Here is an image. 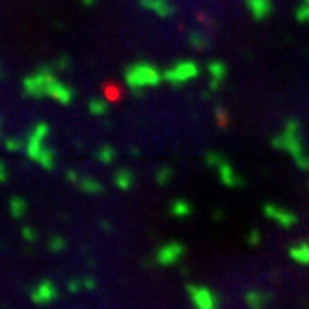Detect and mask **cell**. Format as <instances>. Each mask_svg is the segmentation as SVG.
Masks as SVG:
<instances>
[{
    "label": "cell",
    "mask_w": 309,
    "mask_h": 309,
    "mask_svg": "<svg viewBox=\"0 0 309 309\" xmlns=\"http://www.w3.org/2000/svg\"><path fill=\"white\" fill-rule=\"evenodd\" d=\"M49 133H51L49 125L37 123L36 127L32 129L30 136H28V142H26V154H28L32 160H36L37 164H41L45 170H52L54 164H56L54 151L43 145V142H45V138L49 136Z\"/></svg>",
    "instance_id": "cell-1"
},
{
    "label": "cell",
    "mask_w": 309,
    "mask_h": 309,
    "mask_svg": "<svg viewBox=\"0 0 309 309\" xmlns=\"http://www.w3.org/2000/svg\"><path fill=\"white\" fill-rule=\"evenodd\" d=\"M125 82L133 90V93L142 95V90L153 88V86H159L162 82V73L147 62L133 63L125 71Z\"/></svg>",
    "instance_id": "cell-2"
},
{
    "label": "cell",
    "mask_w": 309,
    "mask_h": 309,
    "mask_svg": "<svg viewBox=\"0 0 309 309\" xmlns=\"http://www.w3.org/2000/svg\"><path fill=\"white\" fill-rule=\"evenodd\" d=\"M58 80L52 73L51 65H41L34 75L26 77L23 80V90L30 97H51L54 88L58 86Z\"/></svg>",
    "instance_id": "cell-3"
},
{
    "label": "cell",
    "mask_w": 309,
    "mask_h": 309,
    "mask_svg": "<svg viewBox=\"0 0 309 309\" xmlns=\"http://www.w3.org/2000/svg\"><path fill=\"white\" fill-rule=\"evenodd\" d=\"M272 145L276 149L287 151L294 160L300 159L302 154H305L304 144H302V136H300V123L296 119H289L285 123V129L281 134L274 136Z\"/></svg>",
    "instance_id": "cell-4"
},
{
    "label": "cell",
    "mask_w": 309,
    "mask_h": 309,
    "mask_svg": "<svg viewBox=\"0 0 309 309\" xmlns=\"http://www.w3.org/2000/svg\"><path fill=\"white\" fill-rule=\"evenodd\" d=\"M200 77V65L194 60H183L177 62L173 67H168L162 73V80L170 82L171 86H181L185 82H190L194 78Z\"/></svg>",
    "instance_id": "cell-5"
},
{
    "label": "cell",
    "mask_w": 309,
    "mask_h": 309,
    "mask_svg": "<svg viewBox=\"0 0 309 309\" xmlns=\"http://www.w3.org/2000/svg\"><path fill=\"white\" fill-rule=\"evenodd\" d=\"M185 253H186L185 244L166 242V244H162L159 250H157V253H154V259H157V263L162 264V267H171V264L179 263Z\"/></svg>",
    "instance_id": "cell-6"
},
{
    "label": "cell",
    "mask_w": 309,
    "mask_h": 309,
    "mask_svg": "<svg viewBox=\"0 0 309 309\" xmlns=\"http://www.w3.org/2000/svg\"><path fill=\"white\" fill-rule=\"evenodd\" d=\"M263 211L264 214H267V218L274 220L278 226L285 227V229L298 224V216H296L293 211H287V209H283V207H279V205H274V203H267Z\"/></svg>",
    "instance_id": "cell-7"
},
{
    "label": "cell",
    "mask_w": 309,
    "mask_h": 309,
    "mask_svg": "<svg viewBox=\"0 0 309 309\" xmlns=\"http://www.w3.org/2000/svg\"><path fill=\"white\" fill-rule=\"evenodd\" d=\"M188 294L197 309H218L216 296L211 293V289L197 287V285H188Z\"/></svg>",
    "instance_id": "cell-8"
},
{
    "label": "cell",
    "mask_w": 309,
    "mask_h": 309,
    "mask_svg": "<svg viewBox=\"0 0 309 309\" xmlns=\"http://www.w3.org/2000/svg\"><path fill=\"white\" fill-rule=\"evenodd\" d=\"M56 294H58L56 285L52 283V281H49V279H43L41 283L34 289L32 298H34V302H37V304H47V302L56 298Z\"/></svg>",
    "instance_id": "cell-9"
},
{
    "label": "cell",
    "mask_w": 309,
    "mask_h": 309,
    "mask_svg": "<svg viewBox=\"0 0 309 309\" xmlns=\"http://www.w3.org/2000/svg\"><path fill=\"white\" fill-rule=\"evenodd\" d=\"M216 170H218V177H220V181L226 186H229V188H237V186H242L244 185V179H242V177H238L237 173H235L233 166L229 164V162H226V160H224V162L218 166Z\"/></svg>",
    "instance_id": "cell-10"
},
{
    "label": "cell",
    "mask_w": 309,
    "mask_h": 309,
    "mask_svg": "<svg viewBox=\"0 0 309 309\" xmlns=\"http://www.w3.org/2000/svg\"><path fill=\"white\" fill-rule=\"evenodd\" d=\"M140 6L145 10L153 11L154 15L159 17H171L173 15V4L168 0H140Z\"/></svg>",
    "instance_id": "cell-11"
},
{
    "label": "cell",
    "mask_w": 309,
    "mask_h": 309,
    "mask_svg": "<svg viewBox=\"0 0 309 309\" xmlns=\"http://www.w3.org/2000/svg\"><path fill=\"white\" fill-rule=\"evenodd\" d=\"M246 6L250 13L253 15V19L263 21L272 13V2L270 0H246Z\"/></svg>",
    "instance_id": "cell-12"
},
{
    "label": "cell",
    "mask_w": 309,
    "mask_h": 309,
    "mask_svg": "<svg viewBox=\"0 0 309 309\" xmlns=\"http://www.w3.org/2000/svg\"><path fill=\"white\" fill-rule=\"evenodd\" d=\"M209 73H211V90L216 92L222 86V82L227 77V67L224 62H211L209 63Z\"/></svg>",
    "instance_id": "cell-13"
},
{
    "label": "cell",
    "mask_w": 309,
    "mask_h": 309,
    "mask_svg": "<svg viewBox=\"0 0 309 309\" xmlns=\"http://www.w3.org/2000/svg\"><path fill=\"white\" fill-rule=\"evenodd\" d=\"M289 255L294 263L309 264V242H298L296 246L289 248Z\"/></svg>",
    "instance_id": "cell-14"
},
{
    "label": "cell",
    "mask_w": 309,
    "mask_h": 309,
    "mask_svg": "<svg viewBox=\"0 0 309 309\" xmlns=\"http://www.w3.org/2000/svg\"><path fill=\"white\" fill-rule=\"evenodd\" d=\"M114 183H116V186H118L119 190H130L134 185V175L130 170H125V168H121V170L116 171V175H114Z\"/></svg>",
    "instance_id": "cell-15"
},
{
    "label": "cell",
    "mask_w": 309,
    "mask_h": 309,
    "mask_svg": "<svg viewBox=\"0 0 309 309\" xmlns=\"http://www.w3.org/2000/svg\"><path fill=\"white\" fill-rule=\"evenodd\" d=\"M75 185L82 192H86V194H101L103 192V185L95 179H90V177H78V181Z\"/></svg>",
    "instance_id": "cell-16"
},
{
    "label": "cell",
    "mask_w": 309,
    "mask_h": 309,
    "mask_svg": "<svg viewBox=\"0 0 309 309\" xmlns=\"http://www.w3.org/2000/svg\"><path fill=\"white\" fill-rule=\"evenodd\" d=\"M170 212L177 218H186L192 214V207L186 200H173L170 205Z\"/></svg>",
    "instance_id": "cell-17"
},
{
    "label": "cell",
    "mask_w": 309,
    "mask_h": 309,
    "mask_svg": "<svg viewBox=\"0 0 309 309\" xmlns=\"http://www.w3.org/2000/svg\"><path fill=\"white\" fill-rule=\"evenodd\" d=\"M28 211V205L23 197H11L10 201V212L13 218H23Z\"/></svg>",
    "instance_id": "cell-18"
},
{
    "label": "cell",
    "mask_w": 309,
    "mask_h": 309,
    "mask_svg": "<svg viewBox=\"0 0 309 309\" xmlns=\"http://www.w3.org/2000/svg\"><path fill=\"white\" fill-rule=\"evenodd\" d=\"M190 45L197 51H205L209 47V39H207L205 34H200V32H192L190 34Z\"/></svg>",
    "instance_id": "cell-19"
},
{
    "label": "cell",
    "mask_w": 309,
    "mask_h": 309,
    "mask_svg": "<svg viewBox=\"0 0 309 309\" xmlns=\"http://www.w3.org/2000/svg\"><path fill=\"white\" fill-rule=\"evenodd\" d=\"M97 160L99 162H103V164H110V162H114V159H116V151L110 147V145H103L101 149L97 151Z\"/></svg>",
    "instance_id": "cell-20"
},
{
    "label": "cell",
    "mask_w": 309,
    "mask_h": 309,
    "mask_svg": "<svg viewBox=\"0 0 309 309\" xmlns=\"http://www.w3.org/2000/svg\"><path fill=\"white\" fill-rule=\"evenodd\" d=\"M88 108H90V114H93V116H104L106 110H108V104L104 103L103 99H92Z\"/></svg>",
    "instance_id": "cell-21"
},
{
    "label": "cell",
    "mask_w": 309,
    "mask_h": 309,
    "mask_svg": "<svg viewBox=\"0 0 309 309\" xmlns=\"http://www.w3.org/2000/svg\"><path fill=\"white\" fill-rule=\"evenodd\" d=\"M296 21L309 23V0H302V4L296 8Z\"/></svg>",
    "instance_id": "cell-22"
},
{
    "label": "cell",
    "mask_w": 309,
    "mask_h": 309,
    "mask_svg": "<svg viewBox=\"0 0 309 309\" xmlns=\"http://www.w3.org/2000/svg\"><path fill=\"white\" fill-rule=\"evenodd\" d=\"M171 177H173V170H171L170 166H164V168H160L159 173H157V183H159V185H168Z\"/></svg>",
    "instance_id": "cell-23"
},
{
    "label": "cell",
    "mask_w": 309,
    "mask_h": 309,
    "mask_svg": "<svg viewBox=\"0 0 309 309\" xmlns=\"http://www.w3.org/2000/svg\"><path fill=\"white\" fill-rule=\"evenodd\" d=\"M49 250L51 252H62V250H65V238H62V237H51L49 238Z\"/></svg>",
    "instance_id": "cell-24"
},
{
    "label": "cell",
    "mask_w": 309,
    "mask_h": 309,
    "mask_svg": "<svg viewBox=\"0 0 309 309\" xmlns=\"http://www.w3.org/2000/svg\"><path fill=\"white\" fill-rule=\"evenodd\" d=\"M264 298H267V296H264L263 293H257V291H250V293H248V302H250L252 307H259V305L264 302Z\"/></svg>",
    "instance_id": "cell-25"
},
{
    "label": "cell",
    "mask_w": 309,
    "mask_h": 309,
    "mask_svg": "<svg viewBox=\"0 0 309 309\" xmlns=\"http://www.w3.org/2000/svg\"><path fill=\"white\" fill-rule=\"evenodd\" d=\"M205 162L207 166H211V168H218V166L224 162V159H222L220 153H214V151H209V153L205 154Z\"/></svg>",
    "instance_id": "cell-26"
},
{
    "label": "cell",
    "mask_w": 309,
    "mask_h": 309,
    "mask_svg": "<svg viewBox=\"0 0 309 309\" xmlns=\"http://www.w3.org/2000/svg\"><path fill=\"white\" fill-rule=\"evenodd\" d=\"M21 233H23V237H25V240L26 242H36V238H37V233H36V229H32V227H23L21 229Z\"/></svg>",
    "instance_id": "cell-27"
},
{
    "label": "cell",
    "mask_w": 309,
    "mask_h": 309,
    "mask_svg": "<svg viewBox=\"0 0 309 309\" xmlns=\"http://www.w3.org/2000/svg\"><path fill=\"white\" fill-rule=\"evenodd\" d=\"M261 240H263V237H261L259 229H252L250 235H248V244L250 246H257V244H261Z\"/></svg>",
    "instance_id": "cell-28"
},
{
    "label": "cell",
    "mask_w": 309,
    "mask_h": 309,
    "mask_svg": "<svg viewBox=\"0 0 309 309\" xmlns=\"http://www.w3.org/2000/svg\"><path fill=\"white\" fill-rule=\"evenodd\" d=\"M4 145L10 151H21L23 149V142H21V140H17V138H8L4 142Z\"/></svg>",
    "instance_id": "cell-29"
},
{
    "label": "cell",
    "mask_w": 309,
    "mask_h": 309,
    "mask_svg": "<svg viewBox=\"0 0 309 309\" xmlns=\"http://www.w3.org/2000/svg\"><path fill=\"white\" fill-rule=\"evenodd\" d=\"M216 118H218V123L222 125V127H226L227 121H229V116H227V112L222 106H218L216 108Z\"/></svg>",
    "instance_id": "cell-30"
},
{
    "label": "cell",
    "mask_w": 309,
    "mask_h": 309,
    "mask_svg": "<svg viewBox=\"0 0 309 309\" xmlns=\"http://www.w3.org/2000/svg\"><path fill=\"white\" fill-rule=\"evenodd\" d=\"M294 162H296V166H298L300 170L309 171V154H302V157H300V159H296Z\"/></svg>",
    "instance_id": "cell-31"
},
{
    "label": "cell",
    "mask_w": 309,
    "mask_h": 309,
    "mask_svg": "<svg viewBox=\"0 0 309 309\" xmlns=\"http://www.w3.org/2000/svg\"><path fill=\"white\" fill-rule=\"evenodd\" d=\"M8 181V168H6V164L0 160V183H6Z\"/></svg>",
    "instance_id": "cell-32"
},
{
    "label": "cell",
    "mask_w": 309,
    "mask_h": 309,
    "mask_svg": "<svg viewBox=\"0 0 309 309\" xmlns=\"http://www.w3.org/2000/svg\"><path fill=\"white\" fill-rule=\"evenodd\" d=\"M80 285H82V281H80V279H73V281H69V291H73V293H75V291H78V289H80Z\"/></svg>",
    "instance_id": "cell-33"
},
{
    "label": "cell",
    "mask_w": 309,
    "mask_h": 309,
    "mask_svg": "<svg viewBox=\"0 0 309 309\" xmlns=\"http://www.w3.org/2000/svg\"><path fill=\"white\" fill-rule=\"evenodd\" d=\"M67 63H69V58L62 56V58H60V60L56 62V67H58V69H65V67H69Z\"/></svg>",
    "instance_id": "cell-34"
},
{
    "label": "cell",
    "mask_w": 309,
    "mask_h": 309,
    "mask_svg": "<svg viewBox=\"0 0 309 309\" xmlns=\"http://www.w3.org/2000/svg\"><path fill=\"white\" fill-rule=\"evenodd\" d=\"M65 177L71 181V183H77V181H78V175H77V171H75V170H67Z\"/></svg>",
    "instance_id": "cell-35"
},
{
    "label": "cell",
    "mask_w": 309,
    "mask_h": 309,
    "mask_svg": "<svg viewBox=\"0 0 309 309\" xmlns=\"http://www.w3.org/2000/svg\"><path fill=\"white\" fill-rule=\"evenodd\" d=\"M82 285L86 289H93V287H95V281H93V279H90V278H86V279H82Z\"/></svg>",
    "instance_id": "cell-36"
},
{
    "label": "cell",
    "mask_w": 309,
    "mask_h": 309,
    "mask_svg": "<svg viewBox=\"0 0 309 309\" xmlns=\"http://www.w3.org/2000/svg\"><path fill=\"white\" fill-rule=\"evenodd\" d=\"M80 2H82L84 6H93V4H95V0H80Z\"/></svg>",
    "instance_id": "cell-37"
}]
</instances>
